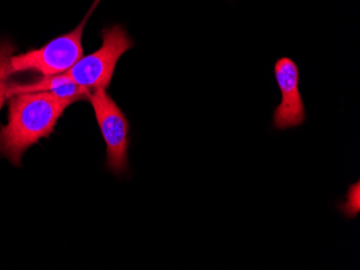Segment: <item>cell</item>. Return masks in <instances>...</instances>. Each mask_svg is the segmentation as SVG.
Instances as JSON below:
<instances>
[{
	"mask_svg": "<svg viewBox=\"0 0 360 270\" xmlns=\"http://www.w3.org/2000/svg\"><path fill=\"white\" fill-rule=\"evenodd\" d=\"M77 102L52 92H30L8 98L7 125L0 127V153L20 166L25 151L39 139L48 138L64 111Z\"/></svg>",
	"mask_w": 360,
	"mask_h": 270,
	"instance_id": "1",
	"label": "cell"
},
{
	"mask_svg": "<svg viewBox=\"0 0 360 270\" xmlns=\"http://www.w3.org/2000/svg\"><path fill=\"white\" fill-rule=\"evenodd\" d=\"M84 23L86 20L70 33L51 40L40 49L6 58L0 53V84L11 74L19 72H36L42 78L68 72L84 56L82 33Z\"/></svg>",
	"mask_w": 360,
	"mask_h": 270,
	"instance_id": "2",
	"label": "cell"
},
{
	"mask_svg": "<svg viewBox=\"0 0 360 270\" xmlns=\"http://www.w3.org/2000/svg\"><path fill=\"white\" fill-rule=\"evenodd\" d=\"M274 76L282 94V102L273 112V127L275 130H285L300 126L307 119V112L299 88L298 65L291 58H278L274 65Z\"/></svg>",
	"mask_w": 360,
	"mask_h": 270,
	"instance_id": "5",
	"label": "cell"
},
{
	"mask_svg": "<svg viewBox=\"0 0 360 270\" xmlns=\"http://www.w3.org/2000/svg\"><path fill=\"white\" fill-rule=\"evenodd\" d=\"M88 100L92 104L103 138L107 147V168L115 175L129 169V124L123 111L106 92V88L90 90Z\"/></svg>",
	"mask_w": 360,
	"mask_h": 270,
	"instance_id": "4",
	"label": "cell"
},
{
	"mask_svg": "<svg viewBox=\"0 0 360 270\" xmlns=\"http://www.w3.org/2000/svg\"><path fill=\"white\" fill-rule=\"evenodd\" d=\"M102 39L100 49L82 56L65 72L75 83L89 90L109 88L121 56L134 46V41L120 25L105 28Z\"/></svg>",
	"mask_w": 360,
	"mask_h": 270,
	"instance_id": "3",
	"label": "cell"
}]
</instances>
